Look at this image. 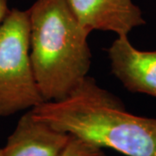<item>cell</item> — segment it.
I'll return each instance as SVG.
<instances>
[{"mask_svg":"<svg viewBox=\"0 0 156 156\" xmlns=\"http://www.w3.org/2000/svg\"><path fill=\"white\" fill-rule=\"evenodd\" d=\"M50 127L126 156H156V119L132 115L122 101L86 76L66 98L30 109Z\"/></svg>","mask_w":156,"mask_h":156,"instance_id":"6da1fadb","label":"cell"},{"mask_svg":"<svg viewBox=\"0 0 156 156\" xmlns=\"http://www.w3.org/2000/svg\"><path fill=\"white\" fill-rule=\"evenodd\" d=\"M30 60L45 101L66 98L88 76V33L67 0H37L28 10Z\"/></svg>","mask_w":156,"mask_h":156,"instance_id":"7a4b0ae2","label":"cell"},{"mask_svg":"<svg viewBox=\"0 0 156 156\" xmlns=\"http://www.w3.org/2000/svg\"><path fill=\"white\" fill-rule=\"evenodd\" d=\"M44 101L30 60L29 11L12 9L0 23V118Z\"/></svg>","mask_w":156,"mask_h":156,"instance_id":"3957f363","label":"cell"},{"mask_svg":"<svg viewBox=\"0 0 156 156\" xmlns=\"http://www.w3.org/2000/svg\"><path fill=\"white\" fill-rule=\"evenodd\" d=\"M81 26L93 30L128 36L133 29L145 24V19L133 0H67Z\"/></svg>","mask_w":156,"mask_h":156,"instance_id":"277c9868","label":"cell"},{"mask_svg":"<svg viewBox=\"0 0 156 156\" xmlns=\"http://www.w3.org/2000/svg\"><path fill=\"white\" fill-rule=\"evenodd\" d=\"M112 73L126 89L156 98V50L135 49L128 36L118 37L108 49Z\"/></svg>","mask_w":156,"mask_h":156,"instance_id":"5b68a950","label":"cell"},{"mask_svg":"<svg viewBox=\"0 0 156 156\" xmlns=\"http://www.w3.org/2000/svg\"><path fill=\"white\" fill-rule=\"evenodd\" d=\"M71 136L36 119L30 110L19 119L1 156H61Z\"/></svg>","mask_w":156,"mask_h":156,"instance_id":"8992f818","label":"cell"},{"mask_svg":"<svg viewBox=\"0 0 156 156\" xmlns=\"http://www.w3.org/2000/svg\"><path fill=\"white\" fill-rule=\"evenodd\" d=\"M61 156H106L101 148L71 136L66 148Z\"/></svg>","mask_w":156,"mask_h":156,"instance_id":"52a82bcc","label":"cell"},{"mask_svg":"<svg viewBox=\"0 0 156 156\" xmlns=\"http://www.w3.org/2000/svg\"><path fill=\"white\" fill-rule=\"evenodd\" d=\"M10 11L11 10L8 8L7 0H0V23L4 21Z\"/></svg>","mask_w":156,"mask_h":156,"instance_id":"ba28073f","label":"cell"},{"mask_svg":"<svg viewBox=\"0 0 156 156\" xmlns=\"http://www.w3.org/2000/svg\"><path fill=\"white\" fill-rule=\"evenodd\" d=\"M0 156H1V148H0Z\"/></svg>","mask_w":156,"mask_h":156,"instance_id":"9c48e42d","label":"cell"}]
</instances>
